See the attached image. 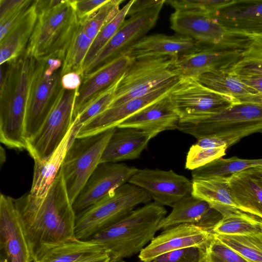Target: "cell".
Masks as SVG:
<instances>
[{
  "label": "cell",
  "instance_id": "36",
  "mask_svg": "<svg viewBox=\"0 0 262 262\" xmlns=\"http://www.w3.org/2000/svg\"><path fill=\"white\" fill-rule=\"evenodd\" d=\"M218 238L249 262H262V231L239 235H217Z\"/></svg>",
  "mask_w": 262,
  "mask_h": 262
},
{
  "label": "cell",
  "instance_id": "26",
  "mask_svg": "<svg viewBox=\"0 0 262 262\" xmlns=\"http://www.w3.org/2000/svg\"><path fill=\"white\" fill-rule=\"evenodd\" d=\"M35 262H110V258L101 245L76 238L49 249Z\"/></svg>",
  "mask_w": 262,
  "mask_h": 262
},
{
  "label": "cell",
  "instance_id": "10",
  "mask_svg": "<svg viewBox=\"0 0 262 262\" xmlns=\"http://www.w3.org/2000/svg\"><path fill=\"white\" fill-rule=\"evenodd\" d=\"M77 90L62 89L58 97L42 125L31 138L27 148L34 160H44L56 150L69 132Z\"/></svg>",
  "mask_w": 262,
  "mask_h": 262
},
{
  "label": "cell",
  "instance_id": "57",
  "mask_svg": "<svg viewBox=\"0 0 262 262\" xmlns=\"http://www.w3.org/2000/svg\"><path fill=\"white\" fill-rule=\"evenodd\" d=\"M261 133L262 134V131H261Z\"/></svg>",
  "mask_w": 262,
  "mask_h": 262
},
{
  "label": "cell",
  "instance_id": "12",
  "mask_svg": "<svg viewBox=\"0 0 262 262\" xmlns=\"http://www.w3.org/2000/svg\"><path fill=\"white\" fill-rule=\"evenodd\" d=\"M168 96L180 118L217 113L238 102L233 97L212 90L192 76L180 77Z\"/></svg>",
  "mask_w": 262,
  "mask_h": 262
},
{
  "label": "cell",
  "instance_id": "7",
  "mask_svg": "<svg viewBox=\"0 0 262 262\" xmlns=\"http://www.w3.org/2000/svg\"><path fill=\"white\" fill-rule=\"evenodd\" d=\"M38 14L25 53L35 59L60 53L66 54L79 21L71 0L63 1Z\"/></svg>",
  "mask_w": 262,
  "mask_h": 262
},
{
  "label": "cell",
  "instance_id": "37",
  "mask_svg": "<svg viewBox=\"0 0 262 262\" xmlns=\"http://www.w3.org/2000/svg\"><path fill=\"white\" fill-rule=\"evenodd\" d=\"M134 1L131 0L125 4L118 14L99 31L86 55L83 66V72L122 25Z\"/></svg>",
  "mask_w": 262,
  "mask_h": 262
},
{
  "label": "cell",
  "instance_id": "43",
  "mask_svg": "<svg viewBox=\"0 0 262 262\" xmlns=\"http://www.w3.org/2000/svg\"><path fill=\"white\" fill-rule=\"evenodd\" d=\"M199 255V248L190 247L163 253L148 262H196Z\"/></svg>",
  "mask_w": 262,
  "mask_h": 262
},
{
  "label": "cell",
  "instance_id": "54",
  "mask_svg": "<svg viewBox=\"0 0 262 262\" xmlns=\"http://www.w3.org/2000/svg\"><path fill=\"white\" fill-rule=\"evenodd\" d=\"M0 158H0L1 165L2 166L3 163L4 162H5V159H6L5 152L2 146H1V149Z\"/></svg>",
  "mask_w": 262,
  "mask_h": 262
},
{
  "label": "cell",
  "instance_id": "32",
  "mask_svg": "<svg viewBox=\"0 0 262 262\" xmlns=\"http://www.w3.org/2000/svg\"><path fill=\"white\" fill-rule=\"evenodd\" d=\"M194 77L212 90L234 98L258 93L222 70L209 71Z\"/></svg>",
  "mask_w": 262,
  "mask_h": 262
},
{
  "label": "cell",
  "instance_id": "31",
  "mask_svg": "<svg viewBox=\"0 0 262 262\" xmlns=\"http://www.w3.org/2000/svg\"><path fill=\"white\" fill-rule=\"evenodd\" d=\"M262 166V158L243 159L236 157L216 159L191 170L192 179H206L230 176L256 166Z\"/></svg>",
  "mask_w": 262,
  "mask_h": 262
},
{
  "label": "cell",
  "instance_id": "11",
  "mask_svg": "<svg viewBox=\"0 0 262 262\" xmlns=\"http://www.w3.org/2000/svg\"><path fill=\"white\" fill-rule=\"evenodd\" d=\"M165 0L157 5L136 13L122 25L84 70L82 76L90 75L113 60L145 36L156 24Z\"/></svg>",
  "mask_w": 262,
  "mask_h": 262
},
{
  "label": "cell",
  "instance_id": "27",
  "mask_svg": "<svg viewBox=\"0 0 262 262\" xmlns=\"http://www.w3.org/2000/svg\"><path fill=\"white\" fill-rule=\"evenodd\" d=\"M81 127L73 123L64 140L49 158L44 160H34L33 177L29 192L31 195L37 198L46 195L61 169L69 147Z\"/></svg>",
  "mask_w": 262,
  "mask_h": 262
},
{
  "label": "cell",
  "instance_id": "1",
  "mask_svg": "<svg viewBox=\"0 0 262 262\" xmlns=\"http://www.w3.org/2000/svg\"><path fill=\"white\" fill-rule=\"evenodd\" d=\"M34 259L49 249L76 239V214L60 169L46 195L14 199Z\"/></svg>",
  "mask_w": 262,
  "mask_h": 262
},
{
  "label": "cell",
  "instance_id": "21",
  "mask_svg": "<svg viewBox=\"0 0 262 262\" xmlns=\"http://www.w3.org/2000/svg\"><path fill=\"white\" fill-rule=\"evenodd\" d=\"M136 59L123 53L95 72L82 77L75 98L73 122L100 93L121 77Z\"/></svg>",
  "mask_w": 262,
  "mask_h": 262
},
{
  "label": "cell",
  "instance_id": "24",
  "mask_svg": "<svg viewBox=\"0 0 262 262\" xmlns=\"http://www.w3.org/2000/svg\"><path fill=\"white\" fill-rule=\"evenodd\" d=\"M171 212L160 222L158 231L180 224H190L212 231L213 227L222 219V214L205 201L192 194L178 201Z\"/></svg>",
  "mask_w": 262,
  "mask_h": 262
},
{
  "label": "cell",
  "instance_id": "22",
  "mask_svg": "<svg viewBox=\"0 0 262 262\" xmlns=\"http://www.w3.org/2000/svg\"><path fill=\"white\" fill-rule=\"evenodd\" d=\"M210 47L183 35L155 34L145 35L125 53L135 59L166 56L178 57Z\"/></svg>",
  "mask_w": 262,
  "mask_h": 262
},
{
  "label": "cell",
  "instance_id": "5",
  "mask_svg": "<svg viewBox=\"0 0 262 262\" xmlns=\"http://www.w3.org/2000/svg\"><path fill=\"white\" fill-rule=\"evenodd\" d=\"M151 197L143 189L126 183L102 200L76 215L75 234L77 239H87L116 224Z\"/></svg>",
  "mask_w": 262,
  "mask_h": 262
},
{
  "label": "cell",
  "instance_id": "6",
  "mask_svg": "<svg viewBox=\"0 0 262 262\" xmlns=\"http://www.w3.org/2000/svg\"><path fill=\"white\" fill-rule=\"evenodd\" d=\"M64 58V55L58 53L36 60L27 109V140L38 131L62 89L61 79Z\"/></svg>",
  "mask_w": 262,
  "mask_h": 262
},
{
  "label": "cell",
  "instance_id": "15",
  "mask_svg": "<svg viewBox=\"0 0 262 262\" xmlns=\"http://www.w3.org/2000/svg\"><path fill=\"white\" fill-rule=\"evenodd\" d=\"M170 28L178 34L190 37L208 47H222L233 43L239 36L230 35L209 14L175 10L170 17Z\"/></svg>",
  "mask_w": 262,
  "mask_h": 262
},
{
  "label": "cell",
  "instance_id": "53",
  "mask_svg": "<svg viewBox=\"0 0 262 262\" xmlns=\"http://www.w3.org/2000/svg\"><path fill=\"white\" fill-rule=\"evenodd\" d=\"M248 170L257 179L262 185V166H256Z\"/></svg>",
  "mask_w": 262,
  "mask_h": 262
},
{
  "label": "cell",
  "instance_id": "25",
  "mask_svg": "<svg viewBox=\"0 0 262 262\" xmlns=\"http://www.w3.org/2000/svg\"><path fill=\"white\" fill-rule=\"evenodd\" d=\"M168 95L130 116L117 126L137 128L158 134L178 129L180 117Z\"/></svg>",
  "mask_w": 262,
  "mask_h": 262
},
{
  "label": "cell",
  "instance_id": "4",
  "mask_svg": "<svg viewBox=\"0 0 262 262\" xmlns=\"http://www.w3.org/2000/svg\"><path fill=\"white\" fill-rule=\"evenodd\" d=\"M178 129L197 139L219 138L228 148L262 131V105L237 102L217 113L182 117Z\"/></svg>",
  "mask_w": 262,
  "mask_h": 262
},
{
  "label": "cell",
  "instance_id": "30",
  "mask_svg": "<svg viewBox=\"0 0 262 262\" xmlns=\"http://www.w3.org/2000/svg\"><path fill=\"white\" fill-rule=\"evenodd\" d=\"M35 1L25 17L0 41L1 64L16 59L25 52L37 19Z\"/></svg>",
  "mask_w": 262,
  "mask_h": 262
},
{
  "label": "cell",
  "instance_id": "48",
  "mask_svg": "<svg viewBox=\"0 0 262 262\" xmlns=\"http://www.w3.org/2000/svg\"><path fill=\"white\" fill-rule=\"evenodd\" d=\"M162 0H134L127 15L132 16L140 12L150 8L159 4Z\"/></svg>",
  "mask_w": 262,
  "mask_h": 262
},
{
  "label": "cell",
  "instance_id": "49",
  "mask_svg": "<svg viewBox=\"0 0 262 262\" xmlns=\"http://www.w3.org/2000/svg\"><path fill=\"white\" fill-rule=\"evenodd\" d=\"M196 145L203 148H217L226 147V144L220 138L216 137H206L197 139Z\"/></svg>",
  "mask_w": 262,
  "mask_h": 262
},
{
  "label": "cell",
  "instance_id": "45",
  "mask_svg": "<svg viewBox=\"0 0 262 262\" xmlns=\"http://www.w3.org/2000/svg\"><path fill=\"white\" fill-rule=\"evenodd\" d=\"M108 0H71L77 18L81 23L92 15Z\"/></svg>",
  "mask_w": 262,
  "mask_h": 262
},
{
  "label": "cell",
  "instance_id": "28",
  "mask_svg": "<svg viewBox=\"0 0 262 262\" xmlns=\"http://www.w3.org/2000/svg\"><path fill=\"white\" fill-rule=\"evenodd\" d=\"M232 196L239 210L262 219V185L248 169L228 177Z\"/></svg>",
  "mask_w": 262,
  "mask_h": 262
},
{
  "label": "cell",
  "instance_id": "9",
  "mask_svg": "<svg viewBox=\"0 0 262 262\" xmlns=\"http://www.w3.org/2000/svg\"><path fill=\"white\" fill-rule=\"evenodd\" d=\"M177 57H148L136 59L123 75L108 108L144 95L157 86L179 76L173 70Z\"/></svg>",
  "mask_w": 262,
  "mask_h": 262
},
{
  "label": "cell",
  "instance_id": "41",
  "mask_svg": "<svg viewBox=\"0 0 262 262\" xmlns=\"http://www.w3.org/2000/svg\"><path fill=\"white\" fill-rule=\"evenodd\" d=\"M226 147L203 148L193 144L187 153L185 167L192 170L222 158L226 154Z\"/></svg>",
  "mask_w": 262,
  "mask_h": 262
},
{
  "label": "cell",
  "instance_id": "29",
  "mask_svg": "<svg viewBox=\"0 0 262 262\" xmlns=\"http://www.w3.org/2000/svg\"><path fill=\"white\" fill-rule=\"evenodd\" d=\"M228 177L192 179V195L207 202L222 216L241 211L232 196Z\"/></svg>",
  "mask_w": 262,
  "mask_h": 262
},
{
  "label": "cell",
  "instance_id": "33",
  "mask_svg": "<svg viewBox=\"0 0 262 262\" xmlns=\"http://www.w3.org/2000/svg\"><path fill=\"white\" fill-rule=\"evenodd\" d=\"M225 71L234 76H262V36L248 37L239 59Z\"/></svg>",
  "mask_w": 262,
  "mask_h": 262
},
{
  "label": "cell",
  "instance_id": "23",
  "mask_svg": "<svg viewBox=\"0 0 262 262\" xmlns=\"http://www.w3.org/2000/svg\"><path fill=\"white\" fill-rule=\"evenodd\" d=\"M158 133L134 127L116 126L100 160V163H118L138 159L149 141Z\"/></svg>",
  "mask_w": 262,
  "mask_h": 262
},
{
  "label": "cell",
  "instance_id": "38",
  "mask_svg": "<svg viewBox=\"0 0 262 262\" xmlns=\"http://www.w3.org/2000/svg\"><path fill=\"white\" fill-rule=\"evenodd\" d=\"M199 249L196 262H249L222 242L214 233L206 246Z\"/></svg>",
  "mask_w": 262,
  "mask_h": 262
},
{
  "label": "cell",
  "instance_id": "51",
  "mask_svg": "<svg viewBox=\"0 0 262 262\" xmlns=\"http://www.w3.org/2000/svg\"><path fill=\"white\" fill-rule=\"evenodd\" d=\"M60 0H36L35 5L37 14L49 10L60 4Z\"/></svg>",
  "mask_w": 262,
  "mask_h": 262
},
{
  "label": "cell",
  "instance_id": "50",
  "mask_svg": "<svg viewBox=\"0 0 262 262\" xmlns=\"http://www.w3.org/2000/svg\"><path fill=\"white\" fill-rule=\"evenodd\" d=\"M242 82L262 93V76H235Z\"/></svg>",
  "mask_w": 262,
  "mask_h": 262
},
{
  "label": "cell",
  "instance_id": "39",
  "mask_svg": "<svg viewBox=\"0 0 262 262\" xmlns=\"http://www.w3.org/2000/svg\"><path fill=\"white\" fill-rule=\"evenodd\" d=\"M123 0H108L92 15L80 23L85 34L94 40L101 29L119 12Z\"/></svg>",
  "mask_w": 262,
  "mask_h": 262
},
{
  "label": "cell",
  "instance_id": "19",
  "mask_svg": "<svg viewBox=\"0 0 262 262\" xmlns=\"http://www.w3.org/2000/svg\"><path fill=\"white\" fill-rule=\"evenodd\" d=\"M213 235L211 231L193 224L172 226L155 236L140 252L139 258L148 262L171 251L190 247L204 248Z\"/></svg>",
  "mask_w": 262,
  "mask_h": 262
},
{
  "label": "cell",
  "instance_id": "55",
  "mask_svg": "<svg viewBox=\"0 0 262 262\" xmlns=\"http://www.w3.org/2000/svg\"><path fill=\"white\" fill-rule=\"evenodd\" d=\"M0 262H10L9 259L2 252H1Z\"/></svg>",
  "mask_w": 262,
  "mask_h": 262
},
{
  "label": "cell",
  "instance_id": "46",
  "mask_svg": "<svg viewBox=\"0 0 262 262\" xmlns=\"http://www.w3.org/2000/svg\"><path fill=\"white\" fill-rule=\"evenodd\" d=\"M26 0H0V21L15 12Z\"/></svg>",
  "mask_w": 262,
  "mask_h": 262
},
{
  "label": "cell",
  "instance_id": "3",
  "mask_svg": "<svg viewBox=\"0 0 262 262\" xmlns=\"http://www.w3.org/2000/svg\"><path fill=\"white\" fill-rule=\"evenodd\" d=\"M166 214L163 206L148 203L85 240L101 245L110 262H119L140 253L155 237L160 222Z\"/></svg>",
  "mask_w": 262,
  "mask_h": 262
},
{
  "label": "cell",
  "instance_id": "2",
  "mask_svg": "<svg viewBox=\"0 0 262 262\" xmlns=\"http://www.w3.org/2000/svg\"><path fill=\"white\" fill-rule=\"evenodd\" d=\"M36 62L25 52L1 64L0 141L10 148H27L26 118Z\"/></svg>",
  "mask_w": 262,
  "mask_h": 262
},
{
  "label": "cell",
  "instance_id": "13",
  "mask_svg": "<svg viewBox=\"0 0 262 262\" xmlns=\"http://www.w3.org/2000/svg\"><path fill=\"white\" fill-rule=\"evenodd\" d=\"M139 170L124 163H99L72 204L76 215L128 182Z\"/></svg>",
  "mask_w": 262,
  "mask_h": 262
},
{
  "label": "cell",
  "instance_id": "52",
  "mask_svg": "<svg viewBox=\"0 0 262 262\" xmlns=\"http://www.w3.org/2000/svg\"><path fill=\"white\" fill-rule=\"evenodd\" d=\"M238 102L262 105V93L240 96L235 98Z\"/></svg>",
  "mask_w": 262,
  "mask_h": 262
},
{
  "label": "cell",
  "instance_id": "42",
  "mask_svg": "<svg viewBox=\"0 0 262 262\" xmlns=\"http://www.w3.org/2000/svg\"><path fill=\"white\" fill-rule=\"evenodd\" d=\"M230 0H168L175 10L193 11L211 14Z\"/></svg>",
  "mask_w": 262,
  "mask_h": 262
},
{
  "label": "cell",
  "instance_id": "56",
  "mask_svg": "<svg viewBox=\"0 0 262 262\" xmlns=\"http://www.w3.org/2000/svg\"><path fill=\"white\" fill-rule=\"evenodd\" d=\"M119 262H126V261H124V260H121V261H119ZM139 262H145V261H141V260H140V261H139Z\"/></svg>",
  "mask_w": 262,
  "mask_h": 262
},
{
  "label": "cell",
  "instance_id": "8",
  "mask_svg": "<svg viewBox=\"0 0 262 262\" xmlns=\"http://www.w3.org/2000/svg\"><path fill=\"white\" fill-rule=\"evenodd\" d=\"M116 127L94 135L76 138L69 147L61 170L72 204L100 163L104 149Z\"/></svg>",
  "mask_w": 262,
  "mask_h": 262
},
{
  "label": "cell",
  "instance_id": "34",
  "mask_svg": "<svg viewBox=\"0 0 262 262\" xmlns=\"http://www.w3.org/2000/svg\"><path fill=\"white\" fill-rule=\"evenodd\" d=\"M262 231V219L242 211L225 216L213 227L217 235H250Z\"/></svg>",
  "mask_w": 262,
  "mask_h": 262
},
{
  "label": "cell",
  "instance_id": "17",
  "mask_svg": "<svg viewBox=\"0 0 262 262\" xmlns=\"http://www.w3.org/2000/svg\"><path fill=\"white\" fill-rule=\"evenodd\" d=\"M0 249L10 262H35L14 199L0 196Z\"/></svg>",
  "mask_w": 262,
  "mask_h": 262
},
{
  "label": "cell",
  "instance_id": "14",
  "mask_svg": "<svg viewBox=\"0 0 262 262\" xmlns=\"http://www.w3.org/2000/svg\"><path fill=\"white\" fill-rule=\"evenodd\" d=\"M128 183L145 190L155 202L171 207L192 191V181L172 170L139 169Z\"/></svg>",
  "mask_w": 262,
  "mask_h": 262
},
{
  "label": "cell",
  "instance_id": "35",
  "mask_svg": "<svg viewBox=\"0 0 262 262\" xmlns=\"http://www.w3.org/2000/svg\"><path fill=\"white\" fill-rule=\"evenodd\" d=\"M93 41L85 34L79 22L66 50L62 66V75L74 72L82 76L84 61Z\"/></svg>",
  "mask_w": 262,
  "mask_h": 262
},
{
  "label": "cell",
  "instance_id": "44",
  "mask_svg": "<svg viewBox=\"0 0 262 262\" xmlns=\"http://www.w3.org/2000/svg\"><path fill=\"white\" fill-rule=\"evenodd\" d=\"M33 2L32 0H26L24 4L15 12L4 20L0 21V41L2 40L9 32L25 17Z\"/></svg>",
  "mask_w": 262,
  "mask_h": 262
},
{
  "label": "cell",
  "instance_id": "18",
  "mask_svg": "<svg viewBox=\"0 0 262 262\" xmlns=\"http://www.w3.org/2000/svg\"><path fill=\"white\" fill-rule=\"evenodd\" d=\"M179 78H175L157 86L147 94L132 99L120 105L108 108L83 125L76 138L94 135L117 126L130 116L168 96L178 82Z\"/></svg>",
  "mask_w": 262,
  "mask_h": 262
},
{
  "label": "cell",
  "instance_id": "47",
  "mask_svg": "<svg viewBox=\"0 0 262 262\" xmlns=\"http://www.w3.org/2000/svg\"><path fill=\"white\" fill-rule=\"evenodd\" d=\"M82 76L78 73L72 72L64 74L61 77L62 88L66 90H77L81 85Z\"/></svg>",
  "mask_w": 262,
  "mask_h": 262
},
{
  "label": "cell",
  "instance_id": "16",
  "mask_svg": "<svg viewBox=\"0 0 262 262\" xmlns=\"http://www.w3.org/2000/svg\"><path fill=\"white\" fill-rule=\"evenodd\" d=\"M239 40L226 46L207 48L176 57L173 70L179 77H195L216 70L225 71L241 57L247 40L242 43L244 39Z\"/></svg>",
  "mask_w": 262,
  "mask_h": 262
},
{
  "label": "cell",
  "instance_id": "40",
  "mask_svg": "<svg viewBox=\"0 0 262 262\" xmlns=\"http://www.w3.org/2000/svg\"><path fill=\"white\" fill-rule=\"evenodd\" d=\"M122 76L98 95L78 116L74 122L76 125L82 126L109 107Z\"/></svg>",
  "mask_w": 262,
  "mask_h": 262
},
{
  "label": "cell",
  "instance_id": "20",
  "mask_svg": "<svg viewBox=\"0 0 262 262\" xmlns=\"http://www.w3.org/2000/svg\"><path fill=\"white\" fill-rule=\"evenodd\" d=\"M209 15L230 35L262 36V0H230Z\"/></svg>",
  "mask_w": 262,
  "mask_h": 262
}]
</instances>
